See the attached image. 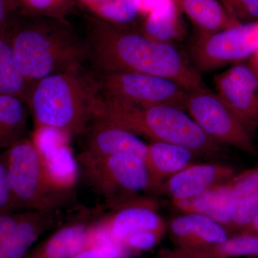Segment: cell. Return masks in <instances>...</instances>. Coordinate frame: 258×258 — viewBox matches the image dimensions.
Returning <instances> with one entry per match:
<instances>
[{"mask_svg": "<svg viewBox=\"0 0 258 258\" xmlns=\"http://www.w3.org/2000/svg\"><path fill=\"white\" fill-rule=\"evenodd\" d=\"M86 61L95 73L132 72L161 76L189 91L205 88L200 73L173 43L154 41L138 28L88 18Z\"/></svg>", "mask_w": 258, "mask_h": 258, "instance_id": "1", "label": "cell"}, {"mask_svg": "<svg viewBox=\"0 0 258 258\" xmlns=\"http://www.w3.org/2000/svg\"><path fill=\"white\" fill-rule=\"evenodd\" d=\"M12 18L1 29L28 83L82 66L86 46L66 20L46 16Z\"/></svg>", "mask_w": 258, "mask_h": 258, "instance_id": "2", "label": "cell"}, {"mask_svg": "<svg viewBox=\"0 0 258 258\" xmlns=\"http://www.w3.org/2000/svg\"><path fill=\"white\" fill-rule=\"evenodd\" d=\"M97 96L94 74L82 64L35 83L26 103L35 127L57 129L72 138L83 135L92 120Z\"/></svg>", "mask_w": 258, "mask_h": 258, "instance_id": "3", "label": "cell"}, {"mask_svg": "<svg viewBox=\"0 0 258 258\" xmlns=\"http://www.w3.org/2000/svg\"><path fill=\"white\" fill-rule=\"evenodd\" d=\"M93 118L121 127L151 142L189 148L200 156L220 155L223 149V145L207 135L186 111L175 106H134L98 93Z\"/></svg>", "mask_w": 258, "mask_h": 258, "instance_id": "4", "label": "cell"}, {"mask_svg": "<svg viewBox=\"0 0 258 258\" xmlns=\"http://www.w3.org/2000/svg\"><path fill=\"white\" fill-rule=\"evenodd\" d=\"M2 156L19 209L56 212L69 202L71 191L61 189L51 181L30 137L16 142L3 151Z\"/></svg>", "mask_w": 258, "mask_h": 258, "instance_id": "5", "label": "cell"}, {"mask_svg": "<svg viewBox=\"0 0 258 258\" xmlns=\"http://www.w3.org/2000/svg\"><path fill=\"white\" fill-rule=\"evenodd\" d=\"M79 170L91 189L118 207L138 199L137 195L154 191L146 161L132 154L91 157L79 154Z\"/></svg>", "mask_w": 258, "mask_h": 258, "instance_id": "6", "label": "cell"}, {"mask_svg": "<svg viewBox=\"0 0 258 258\" xmlns=\"http://www.w3.org/2000/svg\"><path fill=\"white\" fill-rule=\"evenodd\" d=\"M93 74L98 94L103 98L137 106L167 105L186 111L190 91L173 80L132 72Z\"/></svg>", "mask_w": 258, "mask_h": 258, "instance_id": "7", "label": "cell"}, {"mask_svg": "<svg viewBox=\"0 0 258 258\" xmlns=\"http://www.w3.org/2000/svg\"><path fill=\"white\" fill-rule=\"evenodd\" d=\"M186 111L202 130L218 143L250 155L257 154L253 134L217 93L206 87L190 91Z\"/></svg>", "mask_w": 258, "mask_h": 258, "instance_id": "8", "label": "cell"}, {"mask_svg": "<svg viewBox=\"0 0 258 258\" xmlns=\"http://www.w3.org/2000/svg\"><path fill=\"white\" fill-rule=\"evenodd\" d=\"M257 52L258 21H255L209 35H198L190 47V57L200 74L249 60Z\"/></svg>", "mask_w": 258, "mask_h": 258, "instance_id": "9", "label": "cell"}, {"mask_svg": "<svg viewBox=\"0 0 258 258\" xmlns=\"http://www.w3.org/2000/svg\"><path fill=\"white\" fill-rule=\"evenodd\" d=\"M217 94L253 134L258 126V71L250 60L214 76Z\"/></svg>", "mask_w": 258, "mask_h": 258, "instance_id": "10", "label": "cell"}, {"mask_svg": "<svg viewBox=\"0 0 258 258\" xmlns=\"http://www.w3.org/2000/svg\"><path fill=\"white\" fill-rule=\"evenodd\" d=\"M30 138L51 181L61 189L72 191L79 166L69 147L71 138L48 127H35Z\"/></svg>", "mask_w": 258, "mask_h": 258, "instance_id": "11", "label": "cell"}, {"mask_svg": "<svg viewBox=\"0 0 258 258\" xmlns=\"http://www.w3.org/2000/svg\"><path fill=\"white\" fill-rule=\"evenodd\" d=\"M236 174L234 168L224 164H191L166 180L159 191L172 203L184 201L228 182Z\"/></svg>", "mask_w": 258, "mask_h": 258, "instance_id": "12", "label": "cell"}, {"mask_svg": "<svg viewBox=\"0 0 258 258\" xmlns=\"http://www.w3.org/2000/svg\"><path fill=\"white\" fill-rule=\"evenodd\" d=\"M166 231L176 248L186 253L224 242L230 236L224 226L210 217L182 212L166 224Z\"/></svg>", "mask_w": 258, "mask_h": 258, "instance_id": "13", "label": "cell"}, {"mask_svg": "<svg viewBox=\"0 0 258 258\" xmlns=\"http://www.w3.org/2000/svg\"><path fill=\"white\" fill-rule=\"evenodd\" d=\"M85 148L81 154L91 157H106L127 154L142 158L147 163L148 144L138 136L103 120L93 118L84 132Z\"/></svg>", "mask_w": 258, "mask_h": 258, "instance_id": "14", "label": "cell"}, {"mask_svg": "<svg viewBox=\"0 0 258 258\" xmlns=\"http://www.w3.org/2000/svg\"><path fill=\"white\" fill-rule=\"evenodd\" d=\"M99 227L120 246L128 236L135 232H166V224L157 211L156 204L139 198L118 206Z\"/></svg>", "mask_w": 258, "mask_h": 258, "instance_id": "15", "label": "cell"}, {"mask_svg": "<svg viewBox=\"0 0 258 258\" xmlns=\"http://www.w3.org/2000/svg\"><path fill=\"white\" fill-rule=\"evenodd\" d=\"M198 156L189 148L178 144L151 142L148 144L147 164L154 191H159L166 180L193 164Z\"/></svg>", "mask_w": 258, "mask_h": 258, "instance_id": "16", "label": "cell"}, {"mask_svg": "<svg viewBox=\"0 0 258 258\" xmlns=\"http://www.w3.org/2000/svg\"><path fill=\"white\" fill-rule=\"evenodd\" d=\"M229 181L195 198L173 204L181 212L198 213L210 217L230 232L233 217L234 199Z\"/></svg>", "mask_w": 258, "mask_h": 258, "instance_id": "17", "label": "cell"}, {"mask_svg": "<svg viewBox=\"0 0 258 258\" xmlns=\"http://www.w3.org/2000/svg\"><path fill=\"white\" fill-rule=\"evenodd\" d=\"M57 220V212H23L14 232L0 244V258H24L38 236Z\"/></svg>", "mask_w": 258, "mask_h": 258, "instance_id": "18", "label": "cell"}, {"mask_svg": "<svg viewBox=\"0 0 258 258\" xmlns=\"http://www.w3.org/2000/svg\"><path fill=\"white\" fill-rule=\"evenodd\" d=\"M196 29L198 35H209L240 25L220 0H174Z\"/></svg>", "mask_w": 258, "mask_h": 258, "instance_id": "19", "label": "cell"}, {"mask_svg": "<svg viewBox=\"0 0 258 258\" xmlns=\"http://www.w3.org/2000/svg\"><path fill=\"white\" fill-rule=\"evenodd\" d=\"M181 14L174 0H160L138 29L154 41L174 44L184 34Z\"/></svg>", "mask_w": 258, "mask_h": 258, "instance_id": "20", "label": "cell"}, {"mask_svg": "<svg viewBox=\"0 0 258 258\" xmlns=\"http://www.w3.org/2000/svg\"><path fill=\"white\" fill-rule=\"evenodd\" d=\"M229 184L234 199L230 232L236 234L258 214V166L236 174Z\"/></svg>", "mask_w": 258, "mask_h": 258, "instance_id": "21", "label": "cell"}, {"mask_svg": "<svg viewBox=\"0 0 258 258\" xmlns=\"http://www.w3.org/2000/svg\"><path fill=\"white\" fill-rule=\"evenodd\" d=\"M26 103L16 96L0 94V151L28 137Z\"/></svg>", "mask_w": 258, "mask_h": 258, "instance_id": "22", "label": "cell"}, {"mask_svg": "<svg viewBox=\"0 0 258 258\" xmlns=\"http://www.w3.org/2000/svg\"><path fill=\"white\" fill-rule=\"evenodd\" d=\"M28 93V83L20 71L11 45L4 32L0 30V94L18 97L26 103Z\"/></svg>", "mask_w": 258, "mask_h": 258, "instance_id": "23", "label": "cell"}, {"mask_svg": "<svg viewBox=\"0 0 258 258\" xmlns=\"http://www.w3.org/2000/svg\"><path fill=\"white\" fill-rule=\"evenodd\" d=\"M86 225L73 224L57 231L44 247V258H73L83 250L89 238Z\"/></svg>", "mask_w": 258, "mask_h": 258, "instance_id": "24", "label": "cell"}, {"mask_svg": "<svg viewBox=\"0 0 258 258\" xmlns=\"http://www.w3.org/2000/svg\"><path fill=\"white\" fill-rule=\"evenodd\" d=\"M188 254L194 258L258 257V235L235 234L221 243Z\"/></svg>", "mask_w": 258, "mask_h": 258, "instance_id": "25", "label": "cell"}, {"mask_svg": "<svg viewBox=\"0 0 258 258\" xmlns=\"http://www.w3.org/2000/svg\"><path fill=\"white\" fill-rule=\"evenodd\" d=\"M90 11L100 20L123 26L133 23L142 15L135 0H106Z\"/></svg>", "mask_w": 258, "mask_h": 258, "instance_id": "26", "label": "cell"}, {"mask_svg": "<svg viewBox=\"0 0 258 258\" xmlns=\"http://www.w3.org/2000/svg\"><path fill=\"white\" fill-rule=\"evenodd\" d=\"M15 3L22 15L64 20L72 7L73 0H15Z\"/></svg>", "mask_w": 258, "mask_h": 258, "instance_id": "27", "label": "cell"}, {"mask_svg": "<svg viewBox=\"0 0 258 258\" xmlns=\"http://www.w3.org/2000/svg\"><path fill=\"white\" fill-rule=\"evenodd\" d=\"M227 11L241 23L258 21V0H220Z\"/></svg>", "mask_w": 258, "mask_h": 258, "instance_id": "28", "label": "cell"}, {"mask_svg": "<svg viewBox=\"0 0 258 258\" xmlns=\"http://www.w3.org/2000/svg\"><path fill=\"white\" fill-rule=\"evenodd\" d=\"M164 234L154 231H141L128 236L121 242L125 253L126 249L135 251H148L155 247L161 242Z\"/></svg>", "mask_w": 258, "mask_h": 258, "instance_id": "29", "label": "cell"}, {"mask_svg": "<svg viewBox=\"0 0 258 258\" xmlns=\"http://www.w3.org/2000/svg\"><path fill=\"white\" fill-rule=\"evenodd\" d=\"M18 209L10 189L6 166L0 154V214L15 212Z\"/></svg>", "mask_w": 258, "mask_h": 258, "instance_id": "30", "label": "cell"}, {"mask_svg": "<svg viewBox=\"0 0 258 258\" xmlns=\"http://www.w3.org/2000/svg\"><path fill=\"white\" fill-rule=\"evenodd\" d=\"M23 212H5L0 214V244L9 238L21 219Z\"/></svg>", "mask_w": 258, "mask_h": 258, "instance_id": "31", "label": "cell"}, {"mask_svg": "<svg viewBox=\"0 0 258 258\" xmlns=\"http://www.w3.org/2000/svg\"><path fill=\"white\" fill-rule=\"evenodd\" d=\"M17 10L15 0H0V30L13 18V13Z\"/></svg>", "mask_w": 258, "mask_h": 258, "instance_id": "32", "label": "cell"}, {"mask_svg": "<svg viewBox=\"0 0 258 258\" xmlns=\"http://www.w3.org/2000/svg\"><path fill=\"white\" fill-rule=\"evenodd\" d=\"M73 258H115L111 254L103 249L93 247L92 248L83 249Z\"/></svg>", "mask_w": 258, "mask_h": 258, "instance_id": "33", "label": "cell"}, {"mask_svg": "<svg viewBox=\"0 0 258 258\" xmlns=\"http://www.w3.org/2000/svg\"><path fill=\"white\" fill-rule=\"evenodd\" d=\"M156 258H194L189 254L185 253L181 249L162 248L158 252Z\"/></svg>", "mask_w": 258, "mask_h": 258, "instance_id": "34", "label": "cell"}, {"mask_svg": "<svg viewBox=\"0 0 258 258\" xmlns=\"http://www.w3.org/2000/svg\"><path fill=\"white\" fill-rule=\"evenodd\" d=\"M140 8L141 13L143 16H146L152 11L153 8L159 3L160 0H135Z\"/></svg>", "mask_w": 258, "mask_h": 258, "instance_id": "35", "label": "cell"}, {"mask_svg": "<svg viewBox=\"0 0 258 258\" xmlns=\"http://www.w3.org/2000/svg\"><path fill=\"white\" fill-rule=\"evenodd\" d=\"M236 234L242 235H258V214L248 225Z\"/></svg>", "mask_w": 258, "mask_h": 258, "instance_id": "36", "label": "cell"}, {"mask_svg": "<svg viewBox=\"0 0 258 258\" xmlns=\"http://www.w3.org/2000/svg\"><path fill=\"white\" fill-rule=\"evenodd\" d=\"M79 1L90 10L94 8L95 6H96V5L101 4V3L106 1V0H79Z\"/></svg>", "mask_w": 258, "mask_h": 258, "instance_id": "37", "label": "cell"}, {"mask_svg": "<svg viewBox=\"0 0 258 258\" xmlns=\"http://www.w3.org/2000/svg\"><path fill=\"white\" fill-rule=\"evenodd\" d=\"M249 60L252 62V63L254 64V67H255L258 71V52L253 56V57H251V58L249 59Z\"/></svg>", "mask_w": 258, "mask_h": 258, "instance_id": "38", "label": "cell"}, {"mask_svg": "<svg viewBox=\"0 0 258 258\" xmlns=\"http://www.w3.org/2000/svg\"><path fill=\"white\" fill-rule=\"evenodd\" d=\"M247 258H258V257H247Z\"/></svg>", "mask_w": 258, "mask_h": 258, "instance_id": "39", "label": "cell"}]
</instances>
